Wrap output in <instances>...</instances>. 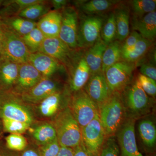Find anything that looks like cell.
<instances>
[{"label": "cell", "mask_w": 156, "mask_h": 156, "mask_svg": "<svg viewBox=\"0 0 156 156\" xmlns=\"http://www.w3.org/2000/svg\"><path fill=\"white\" fill-rule=\"evenodd\" d=\"M51 123L60 147L73 149L80 144L81 128L68 107L62 109L53 118Z\"/></svg>", "instance_id": "obj_1"}, {"label": "cell", "mask_w": 156, "mask_h": 156, "mask_svg": "<svg viewBox=\"0 0 156 156\" xmlns=\"http://www.w3.org/2000/svg\"><path fill=\"white\" fill-rule=\"evenodd\" d=\"M98 107L99 119L107 137L115 135L127 118L120 93H113Z\"/></svg>", "instance_id": "obj_2"}, {"label": "cell", "mask_w": 156, "mask_h": 156, "mask_svg": "<svg viewBox=\"0 0 156 156\" xmlns=\"http://www.w3.org/2000/svg\"><path fill=\"white\" fill-rule=\"evenodd\" d=\"M122 92L121 97L127 118L136 120L150 111L151 101L137 80L132 84H129Z\"/></svg>", "instance_id": "obj_3"}, {"label": "cell", "mask_w": 156, "mask_h": 156, "mask_svg": "<svg viewBox=\"0 0 156 156\" xmlns=\"http://www.w3.org/2000/svg\"><path fill=\"white\" fill-rule=\"evenodd\" d=\"M30 105L23 101L20 95L11 91L0 92V119L7 118L32 126L34 114Z\"/></svg>", "instance_id": "obj_4"}, {"label": "cell", "mask_w": 156, "mask_h": 156, "mask_svg": "<svg viewBox=\"0 0 156 156\" xmlns=\"http://www.w3.org/2000/svg\"><path fill=\"white\" fill-rule=\"evenodd\" d=\"M68 107L81 128L89 124L98 114L97 104L82 89L74 92Z\"/></svg>", "instance_id": "obj_5"}, {"label": "cell", "mask_w": 156, "mask_h": 156, "mask_svg": "<svg viewBox=\"0 0 156 156\" xmlns=\"http://www.w3.org/2000/svg\"><path fill=\"white\" fill-rule=\"evenodd\" d=\"M2 43L1 56L19 64L28 62L30 53L24 44L22 38L2 22Z\"/></svg>", "instance_id": "obj_6"}, {"label": "cell", "mask_w": 156, "mask_h": 156, "mask_svg": "<svg viewBox=\"0 0 156 156\" xmlns=\"http://www.w3.org/2000/svg\"><path fill=\"white\" fill-rule=\"evenodd\" d=\"M134 69L133 62L119 61L105 71L107 83L112 93H120L130 84Z\"/></svg>", "instance_id": "obj_7"}, {"label": "cell", "mask_w": 156, "mask_h": 156, "mask_svg": "<svg viewBox=\"0 0 156 156\" xmlns=\"http://www.w3.org/2000/svg\"><path fill=\"white\" fill-rule=\"evenodd\" d=\"M81 137L82 143L86 148L98 156L107 137L98 114L81 128Z\"/></svg>", "instance_id": "obj_8"}, {"label": "cell", "mask_w": 156, "mask_h": 156, "mask_svg": "<svg viewBox=\"0 0 156 156\" xmlns=\"http://www.w3.org/2000/svg\"><path fill=\"white\" fill-rule=\"evenodd\" d=\"M73 50L57 37L45 38L39 52L53 57L62 65L69 68L73 63Z\"/></svg>", "instance_id": "obj_9"}, {"label": "cell", "mask_w": 156, "mask_h": 156, "mask_svg": "<svg viewBox=\"0 0 156 156\" xmlns=\"http://www.w3.org/2000/svg\"><path fill=\"white\" fill-rule=\"evenodd\" d=\"M102 17L93 16L86 17L81 21L78 28V48H90L100 38L103 26Z\"/></svg>", "instance_id": "obj_10"}, {"label": "cell", "mask_w": 156, "mask_h": 156, "mask_svg": "<svg viewBox=\"0 0 156 156\" xmlns=\"http://www.w3.org/2000/svg\"><path fill=\"white\" fill-rule=\"evenodd\" d=\"M61 27L58 37L72 49L78 48V14L72 7H65L62 11Z\"/></svg>", "instance_id": "obj_11"}, {"label": "cell", "mask_w": 156, "mask_h": 156, "mask_svg": "<svg viewBox=\"0 0 156 156\" xmlns=\"http://www.w3.org/2000/svg\"><path fill=\"white\" fill-rule=\"evenodd\" d=\"M135 121L127 118L116 133L120 156H144L138 150L136 144Z\"/></svg>", "instance_id": "obj_12"}, {"label": "cell", "mask_w": 156, "mask_h": 156, "mask_svg": "<svg viewBox=\"0 0 156 156\" xmlns=\"http://www.w3.org/2000/svg\"><path fill=\"white\" fill-rule=\"evenodd\" d=\"M58 91H60V86L56 80L51 77L43 78L34 87L20 96L27 104L35 105Z\"/></svg>", "instance_id": "obj_13"}, {"label": "cell", "mask_w": 156, "mask_h": 156, "mask_svg": "<svg viewBox=\"0 0 156 156\" xmlns=\"http://www.w3.org/2000/svg\"><path fill=\"white\" fill-rule=\"evenodd\" d=\"M42 75L30 62L20 65L18 77L11 91L19 95L30 90L43 79Z\"/></svg>", "instance_id": "obj_14"}, {"label": "cell", "mask_w": 156, "mask_h": 156, "mask_svg": "<svg viewBox=\"0 0 156 156\" xmlns=\"http://www.w3.org/2000/svg\"><path fill=\"white\" fill-rule=\"evenodd\" d=\"M85 89L87 94L98 106L105 102L113 93L102 72L90 76Z\"/></svg>", "instance_id": "obj_15"}, {"label": "cell", "mask_w": 156, "mask_h": 156, "mask_svg": "<svg viewBox=\"0 0 156 156\" xmlns=\"http://www.w3.org/2000/svg\"><path fill=\"white\" fill-rule=\"evenodd\" d=\"M20 65L5 56H0V92L13 89L18 77Z\"/></svg>", "instance_id": "obj_16"}, {"label": "cell", "mask_w": 156, "mask_h": 156, "mask_svg": "<svg viewBox=\"0 0 156 156\" xmlns=\"http://www.w3.org/2000/svg\"><path fill=\"white\" fill-rule=\"evenodd\" d=\"M28 62L40 73L43 78L51 77L62 65L55 58L41 52L30 53Z\"/></svg>", "instance_id": "obj_17"}, {"label": "cell", "mask_w": 156, "mask_h": 156, "mask_svg": "<svg viewBox=\"0 0 156 156\" xmlns=\"http://www.w3.org/2000/svg\"><path fill=\"white\" fill-rule=\"evenodd\" d=\"M61 21V11L52 10L39 20L37 27L45 38L57 37L59 35Z\"/></svg>", "instance_id": "obj_18"}, {"label": "cell", "mask_w": 156, "mask_h": 156, "mask_svg": "<svg viewBox=\"0 0 156 156\" xmlns=\"http://www.w3.org/2000/svg\"><path fill=\"white\" fill-rule=\"evenodd\" d=\"M132 28L138 32L142 38L152 41L156 35V12L155 11L142 17L134 18Z\"/></svg>", "instance_id": "obj_19"}, {"label": "cell", "mask_w": 156, "mask_h": 156, "mask_svg": "<svg viewBox=\"0 0 156 156\" xmlns=\"http://www.w3.org/2000/svg\"><path fill=\"white\" fill-rule=\"evenodd\" d=\"M91 76L90 69L84 57L81 58L73 69L69 80V89L73 92L82 90Z\"/></svg>", "instance_id": "obj_20"}, {"label": "cell", "mask_w": 156, "mask_h": 156, "mask_svg": "<svg viewBox=\"0 0 156 156\" xmlns=\"http://www.w3.org/2000/svg\"><path fill=\"white\" fill-rule=\"evenodd\" d=\"M107 47L100 37L86 52L84 58L90 69L91 76L102 72V57Z\"/></svg>", "instance_id": "obj_21"}, {"label": "cell", "mask_w": 156, "mask_h": 156, "mask_svg": "<svg viewBox=\"0 0 156 156\" xmlns=\"http://www.w3.org/2000/svg\"><path fill=\"white\" fill-rule=\"evenodd\" d=\"M62 95L60 91L46 98L36 105L38 114L45 119H53L62 109Z\"/></svg>", "instance_id": "obj_22"}, {"label": "cell", "mask_w": 156, "mask_h": 156, "mask_svg": "<svg viewBox=\"0 0 156 156\" xmlns=\"http://www.w3.org/2000/svg\"><path fill=\"white\" fill-rule=\"evenodd\" d=\"M2 23L22 37L37 27L36 21L28 20L18 16L1 18Z\"/></svg>", "instance_id": "obj_23"}, {"label": "cell", "mask_w": 156, "mask_h": 156, "mask_svg": "<svg viewBox=\"0 0 156 156\" xmlns=\"http://www.w3.org/2000/svg\"><path fill=\"white\" fill-rule=\"evenodd\" d=\"M32 135L34 140L40 146L44 145L57 139L56 131L51 122H46L35 126Z\"/></svg>", "instance_id": "obj_24"}, {"label": "cell", "mask_w": 156, "mask_h": 156, "mask_svg": "<svg viewBox=\"0 0 156 156\" xmlns=\"http://www.w3.org/2000/svg\"><path fill=\"white\" fill-rule=\"evenodd\" d=\"M122 47L118 41H114L107 45L102 57V72L104 73L109 67L119 61L122 56Z\"/></svg>", "instance_id": "obj_25"}, {"label": "cell", "mask_w": 156, "mask_h": 156, "mask_svg": "<svg viewBox=\"0 0 156 156\" xmlns=\"http://www.w3.org/2000/svg\"><path fill=\"white\" fill-rule=\"evenodd\" d=\"M138 131L144 144L148 147H153L156 142V128L154 123L149 119L139 123Z\"/></svg>", "instance_id": "obj_26"}, {"label": "cell", "mask_w": 156, "mask_h": 156, "mask_svg": "<svg viewBox=\"0 0 156 156\" xmlns=\"http://www.w3.org/2000/svg\"><path fill=\"white\" fill-rule=\"evenodd\" d=\"M51 11L49 1H43L34 4L21 11L18 14L20 17L28 20L34 21L40 19Z\"/></svg>", "instance_id": "obj_27"}, {"label": "cell", "mask_w": 156, "mask_h": 156, "mask_svg": "<svg viewBox=\"0 0 156 156\" xmlns=\"http://www.w3.org/2000/svg\"><path fill=\"white\" fill-rule=\"evenodd\" d=\"M151 44V41L142 37L133 48L122 51L121 57L125 61L134 62L146 53Z\"/></svg>", "instance_id": "obj_28"}, {"label": "cell", "mask_w": 156, "mask_h": 156, "mask_svg": "<svg viewBox=\"0 0 156 156\" xmlns=\"http://www.w3.org/2000/svg\"><path fill=\"white\" fill-rule=\"evenodd\" d=\"M116 24V38L120 41L126 40L130 34L129 14L126 9H118L115 13Z\"/></svg>", "instance_id": "obj_29"}, {"label": "cell", "mask_w": 156, "mask_h": 156, "mask_svg": "<svg viewBox=\"0 0 156 156\" xmlns=\"http://www.w3.org/2000/svg\"><path fill=\"white\" fill-rule=\"evenodd\" d=\"M21 38L29 53H34L39 52L45 37L41 31L36 27Z\"/></svg>", "instance_id": "obj_30"}, {"label": "cell", "mask_w": 156, "mask_h": 156, "mask_svg": "<svg viewBox=\"0 0 156 156\" xmlns=\"http://www.w3.org/2000/svg\"><path fill=\"white\" fill-rule=\"evenodd\" d=\"M113 1L108 0H92L80 2L81 10L88 14H95L106 11L113 5Z\"/></svg>", "instance_id": "obj_31"}, {"label": "cell", "mask_w": 156, "mask_h": 156, "mask_svg": "<svg viewBox=\"0 0 156 156\" xmlns=\"http://www.w3.org/2000/svg\"><path fill=\"white\" fill-rule=\"evenodd\" d=\"M101 35V38L107 45L116 38L117 28L115 13H112L109 16L106 22L102 26Z\"/></svg>", "instance_id": "obj_32"}, {"label": "cell", "mask_w": 156, "mask_h": 156, "mask_svg": "<svg viewBox=\"0 0 156 156\" xmlns=\"http://www.w3.org/2000/svg\"><path fill=\"white\" fill-rule=\"evenodd\" d=\"M134 18L142 17L155 10V0H134L131 2Z\"/></svg>", "instance_id": "obj_33"}, {"label": "cell", "mask_w": 156, "mask_h": 156, "mask_svg": "<svg viewBox=\"0 0 156 156\" xmlns=\"http://www.w3.org/2000/svg\"><path fill=\"white\" fill-rule=\"evenodd\" d=\"M3 131L10 134H22L29 130L31 125L7 118H2Z\"/></svg>", "instance_id": "obj_34"}, {"label": "cell", "mask_w": 156, "mask_h": 156, "mask_svg": "<svg viewBox=\"0 0 156 156\" xmlns=\"http://www.w3.org/2000/svg\"><path fill=\"white\" fill-rule=\"evenodd\" d=\"M98 156H120V150L115 135L107 136Z\"/></svg>", "instance_id": "obj_35"}, {"label": "cell", "mask_w": 156, "mask_h": 156, "mask_svg": "<svg viewBox=\"0 0 156 156\" xmlns=\"http://www.w3.org/2000/svg\"><path fill=\"white\" fill-rule=\"evenodd\" d=\"M6 145L11 150L22 151L27 145V139L21 134H10L5 137Z\"/></svg>", "instance_id": "obj_36"}, {"label": "cell", "mask_w": 156, "mask_h": 156, "mask_svg": "<svg viewBox=\"0 0 156 156\" xmlns=\"http://www.w3.org/2000/svg\"><path fill=\"white\" fill-rule=\"evenodd\" d=\"M137 80L141 88L148 95H150L152 97H155L156 81L142 74L139 75Z\"/></svg>", "instance_id": "obj_37"}, {"label": "cell", "mask_w": 156, "mask_h": 156, "mask_svg": "<svg viewBox=\"0 0 156 156\" xmlns=\"http://www.w3.org/2000/svg\"><path fill=\"white\" fill-rule=\"evenodd\" d=\"M60 147L57 139L45 144L40 146L41 156H57L60 150Z\"/></svg>", "instance_id": "obj_38"}, {"label": "cell", "mask_w": 156, "mask_h": 156, "mask_svg": "<svg viewBox=\"0 0 156 156\" xmlns=\"http://www.w3.org/2000/svg\"><path fill=\"white\" fill-rule=\"evenodd\" d=\"M141 38V35L136 31L132 32L126 39L124 45L122 47V51L128 50L133 48Z\"/></svg>", "instance_id": "obj_39"}, {"label": "cell", "mask_w": 156, "mask_h": 156, "mask_svg": "<svg viewBox=\"0 0 156 156\" xmlns=\"http://www.w3.org/2000/svg\"><path fill=\"white\" fill-rule=\"evenodd\" d=\"M140 72L143 75L156 81V69L151 64H144L140 67Z\"/></svg>", "instance_id": "obj_40"}, {"label": "cell", "mask_w": 156, "mask_h": 156, "mask_svg": "<svg viewBox=\"0 0 156 156\" xmlns=\"http://www.w3.org/2000/svg\"><path fill=\"white\" fill-rule=\"evenodd\" d=\"M73 156H98L88 151L82 142L80 145L73 148Z\"/></svg>", "instance_id": "obj_41"}, {"label": "cell", "mask_w": 156, "mask_h": 156, "mask_svg": "<svg viewBox=\"0 0 156 156\" xmlns=\"http://www.w3.org/2000/svg\"><path fill=\"white\" fill-rule=\"evenodd\" d=\"M50 5L53 7L55 11H59L65 8L67 1L66 0H52L49 1Z\"/></svg>", "instance_id": "obj_42"}, {"label": "cell", "mask_w": 156, "mask_h": 156, "mask_svg": "<svg viewBox=\"0 0 156 156\" xmlns=\"http://www.w3.org/2000/svg\"><path fill=\"white\" fill-rule=\"evenodd\" d=\"M74 150L72 148L61 147L57 156H73Z\"/></svg>", "instance_id": "obj_43"}, {"label": "cell", "mask_w": 156, "mask_h": 156, "mask_svg": "<svg viewBox=\"0 0 156 156\" xmlns=\"http://www.w3.org/2000/svg\"><path fill=\"white\" fill-rule=\"evenodd\" d=\"M21 156H41L39 152L34 149H28L24 151Z\"/></svg>", "instance_id": "obj_44"}, {"label": "cell", "mask_w": 156, "mask_h": 156, "mask_svg": "<svg viewBox=\"0 0 156 156\" xmlns=\"http://www.w3.org/2000/svg\"><path fill=\"white\" fill-rule=\"evenodd\" d=\"M2 22L0 20V56L2 53Z\"/></svg>", "instance_id": "obj_45"}, {"label": "cell", "mask_w": 156, "mask_h": 156, "mask_svg": "<svg viewBox=\"0 0 156 156\" xmlns=\"http://www.w3.org/2000/svg\"><path fill=\"white\" fill-rule=\"evenodd\" d=\"M3 131V128L2 126V120L0 119V136L2 133Z\"/></svg>", "instance_id": "obj_46"}, {"label": "cell", "mask_w": 156, "mask_h": 156, "mask_svg": "<svg viewBox=\"0 0 156 156\" xmlns=\"http://www.w3.org/2000/svg\"><path fill=\"white\" fill-rule=\"evenodd\" d=\"M3 1H2V0H0V9H1V7H2V5Z\"/></svg>", "instance_id": "obj_47"}, {"label": "cell", "mask_w": 156, "mask_h": 156, "mask_svg": "<svg viewBox=\"0 0 156 156\" xmlns=\"http://www.w3.org/2000/svg\"><path fill=\"white\" fill-rule=\"evenodd\" d=\"M0 156H8L7 155L5 154H0Z\"/></svg>", "instance_id": "obj_48"}]
</instances>
